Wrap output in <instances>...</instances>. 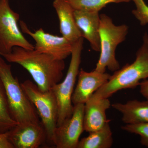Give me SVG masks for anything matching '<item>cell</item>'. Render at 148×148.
<instances>
[{"label": "cell", "mask_w": 148, "mask_h": 148, "mask_svg": "<svg viewBox=\"0 0 148 148\" xmlns=\"http://www.w3.org/2000/svg\"><path fill=\"white\" fill-rule=\"evenodd\" d=\"M1 56L8 62L18 64L26 69L42 91L51 89L60 83L64 75V60L56 59L35 49L15 47L10 53Z\"/></svg>", "instance_id": "obj_1"}, {"label": "cell", "mask_w": 148, "mask_h": 148, "mask_svg": "<svg viewBox=\"0 0 148 148\" xmlns=\"http://www.w3.org/2000/svg\"><path fill=\"white\" fill-rule=\"evenodd\" d=\"M147 78L148 34L145 32L143 36V44L136 53L135 61L114 72L108 81L94 92L91 98H109L119 90L137 87L142 81Z\"/></svg>", "instance_id": "obj_2"}, {"label": "cell", "mask_w": 148, "mask_h": 148, "mask_svg": "<svg viewBox=\"0 0 148 148\" xmlns=\"http://www.w3.org/2000/svg\"><path fill=\"white\" fill-rule=\"evenodd\" d=\"M0 78L5 88L11 115L17 123L40 122L36 109L23 90L16 77L12 75L11 65L0 55Z\"/></svg>", "instance_id": "obj_3"}, {"label": "cell", "mask_w": 148, "mask_h": 148, "mask_svg": "<svg viewBox=\"0 0 148 148\" xmlns=\"http://www.w3.org/2000/svg\"><path fill=\"white\" fill-rule=\"evenodd\" d=\"M128 32L127 25L116 26L107 14H100L101 54L95 70L105 73L107 69L112 72L120 69L116 58V50L118 45L125 40Z\"/></svg>", "instance_id": "obj_4"}, {"label": "cell", "mask_w": 148, "mask_h": 148, "mask_svg": "<svg viewBox=\"0 0 148 148\" xmlns=\"http://www.w3.org/2000/svg\"><path fill=\"white\" fill-rule=\"evenodd\" d=\"M84 39L82 37L73 44L71 58L65 79L52 88L57 100L58 108L57 126L71 116L74 110L72 97L76 81L79 71Z\"/></svg>", "instance_id": "obj_5"}, {"label": "cell", "mask_w": 148, "mask_h": 148, "mask_svg": "<svg viewBox=\"0 0 148 148\" xmlns=\"http://www.w3.org/2000/svg\"><path fill=\"white\" fill-rule=\"evenodd\" d=\"M23 90L36 109L45 128L47 141L53 145L54 132L57 127L58 108L57 100L52 89L43 91L29 80L21 83Z\"/></svg>", "instance_id": "obj_6"}, {"label": "cell", "mask_w": 148, "mask_h": 148, "mask_svg": "<svg viewBox=\"0 0 148 148\" xmlns=\"http://www.w3.org/2000/svg\"><path fill=\"white\" fill-rule=\"evenodd\" d=\"M19 14L11 8L9 0H0V55L10 53L15 47L34 49L19 29Z\"/></svg>", "instance_id": "obj_7"}, {"label": "cell", "mask_w": 148, "mask_h": 148, "mask_svg": "<svg viewBox=\"0 0 148 148\" xmlns=\"http://www.w3.org/2000/svg\"><path fill=\"white\" fill-rule=\"evenodd\" d=\"M19 24L21 32L34 40V49L38 52L61 60H64L71 54L73 44L64 37L46 33L42 28L32 32L24 21H20Z\"/></svg>", "instance_id": "obj_8"}, {"label": "cell", "mask_w": 148, "mask_h": 148, "mask_svg": "<svg viewBox=\"0 0 148 148\" xmlns=\"http://www.w3.org/2000/svg\"><path fill=\"white\" fill-rule=\"evenodd\" d=\"M84 104L74 106L71 116L57 126L53 145L57 148H77L79 137L84 131Z\"/></svg>", "instance_id": "obj_9"}, {"label": "cell", "mask_w": 148, "mask_h": 148, "mask_svg": "<svg viewBox=\"0 0 148 148\" xmlns=\"http://www.w3.org/2000/svg\"><path fill=\"white\" fill-rule=\"evenodd\" d=\"M8 138L14 148H38L47 141L45 128L41 121L17 123L8 131Z\"/></svg>", "instance_id": "obj_10"}, {"label": "cell", "mask_w": 148, "mask_h": 148, "mask_svg": "<svg viewBox=\"0 0 148 148\" xmlns=\"http://www.w3.org/2000/svg\"><path fill=\"white\" fill-rule=\"evenodd\" d=\"M111 75L94 70L92 71L79 70L78 75L77 83L72 97L74 106L85 104L110 79Z\"/></svg>", "instance_id": "obj_11"}, {"label": "cell", "mask_w": 148, "mask_h": 148, "mask_svg": "<svg viewBox=\"0 0 148 148\" xmlns=\"http://www.w3.org/2000/svg\"><path fill=\"white\" fill-rule=\"evenodd\" d=\"M74 15L77 26L83 38L90 43L91 48L100 51V14L99 12L75 10Z\"/></svg>", "instance_id": "obj_12"}, {"label": "cell", "mask_w": 148, "mask_h": 148, "mask_svg": "<svg viewBox=\"0 0 148 148\" xmlns=\"http://www.w3.org/2000/svg\"><path fill=\"white\" fill-rule=\"evenodd\" d=\"M111 106L109 98H90L84 104V130L89 133L104 127L110 121L107 119L106 111Z\"/></svg>", "instance_id": "obj_13"}, {"label": "cell", "mask_w": 148, "mask_h": 148, "mask_svg": "<svg viewBox=\"0 0 148 148\" xmlns=\"http://www.w3.org/2000/svg\"><path fill=\"white\" fill-rule=\"evenodd\" d=\"M52 5L58 16L62 36L72 44L76 42L82 36L76 22L75 10L66 0H54Z\"/></svg>", "instance_id": "obj_14"}, {"label": "cell", "mask_w": 148, "mask_h": 148, "mask_svg": "<svg viewBox=\"0 0 148 148\" xmlns=\"http://www.w3.org/2000/svg\"><path fill=\"white\" fill-rule=\"evenodd\" d=\"M112 107L122 114L126 124L148 122V101L130 100L125 103H114Z\"/></svg>", "instance_id": "obj_15"}, {"label": "cell", "mask_w": 148, "mask_h": 148, "mask_svg": "<svg viewBox=\"0 0 148 148\" xmlns=\"http://www.w3.org/2000/svg\"><path fill=\"white\" fill-rule=\"evenodd\" d=\"M113 143L112 132L108 121L101 129L89 132L88 136L79 140L77 148H110Z\"/></svg>", "instance_id": "obj_16"}, {"label": "cell", "mask_w": 148, "mask_h": 148, "mask_svg": "<svg viewBox=\"0 0 148 148\" xmlns=\"http://www.w3.org/2000/svg\"><path fill=\"white\" fill-rule=\"evenodd\" d=\"M17 124L11 115L5 88L0 78V133L8 132Z\"/></svg>", "instance_id": "obj_17"}, {"label": "cell", "mask_w": 148, "mask_h": 148, "mask_svg": "<svg viewBox=\"0 0 148 148\" xmlns=\"http://www.w3.org/2000/svg\"><path fill=\"white\" fill-rule=\"evenodd\" d=\"M75 10L99 12L110 3L129 2L132 0H66Z\"/></svg>", "instance_id": "obj_18"}, {"label": "cell", "mask_w": 148, "mask_h": 148, "mask_svg": "<svg viewBox=\"0 0 148 148\" xmlns=\"http://www.w3.org/2000/svg\"><path fill=\"white\" fill-rule=\"evenodd\" d=\"M121 129L131 134L139 135L141 144L148 148V122L126 124L121 126Z\"/></svg>", "instance_id": "obj_19"}, {"label": "cell", "mask_w": 148, "mask_h": 148, "mask_svg": "<svg viewBox=\"0 0 148 148\" xmlns=\"http://www.w3.org/2000/svg\"><path fill=\"white\" fill-rule=\"evenodd\" d=\"M136 8L132 11V14L140 21L142 26L148 24V6L144 0H132Z\"/></svg>", "instance_id": "obj_20"}, {"label": "cell", "mask_w": 148, "mask_h": 148, "mask_svg": "<svg viewBox=\"0 0 148 148\" xmlns=\"http://www.w3.org/2000/svg\"><path fill=\"white\" fill-rule=\"evenodd\" d=\"M0 148H14L8 138V132L0 133Z\"/></svg>", "instance_id": "obj_21"}, {"label": "cell", "mask_w": 148, "mask_h": 148, "mask_svg": "<svg viewBox=\"0 0 148 148\" xmlns=\"http://www.w3.org/2000/svg\"><path fill=\"white\" fill-rule=\"evenodd\" d=\"M139 86L140 93L148 101V79L143 80L140 82Z\"/></svg>", "instance_id": "obj_22"}]
</instances>
